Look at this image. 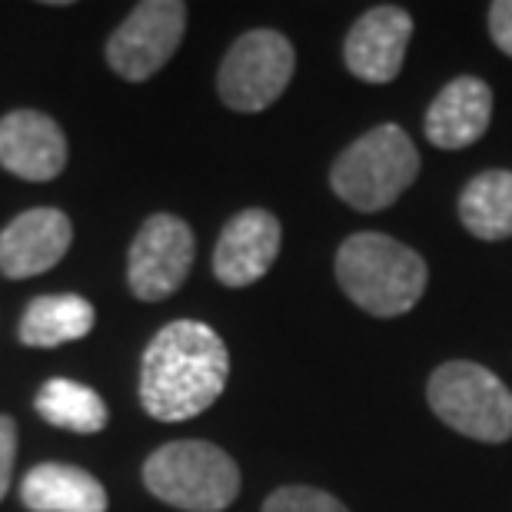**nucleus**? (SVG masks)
Segmentation results:
<instances>
[{
  "mask_svg": "<svg viewBox=\"0 0 512 512\" xmlns=\"http://www.w3.org/2000/svg\"><path fill=\"white\" fill-rule=\"evenodd\" d=\"M227 376L230 353L220 333L200 320H173L143 350L140 403L160 423H183L217 403Z\"/></svg>",
  "mask_w": 512,
  "mask_h": 512,
  "instance_id": "f257e3e1",
  "label": "nucleus"
},
{
  "mask_svg": "<svg viewBox=\"0 0 512 512\" xmlns=\"http://www.w3.org/2000/svg\"><path fill=\"white\" fill-rule=\"evenodd\" d=\"M426 260L386 233H353L336 253V283L370 316H403L426 293Z\"/></svg>",
  "mask_w": 512,
  "mask_h": 512,
  "instance_id": "f03ea898",
  "label": "nucleus"
},
{
  "mask_svg": "<svg viewBox=\"0 0 512 512\" xmlns=\"http://www.w3.org/2000/svg\"><path fill=\"white\" fill-rule=\"evenodd\" d=\"M240 483L233 456L207 439H177L153 449L143 463V486L183 512H223L240 496Z\"/></svg>",
  "mask_w": 512,
  "mask_h": 512,
  "instance_id": "7ed1b4c3",
  "label": "nucleus"
},
{
  "mask_svg": "<svg viewBox=\"0 0 512 512\" xmlns=\"http://www.w3.org/2000/svg\"><path fill=\"white\" fill-rule=\"evenodd\" d=\"M419 177V150L403 127L380 124L353 140L333 160L330 187L360 213H380L403 197Z\"/></svg>",
  "mask_w": 512,
  "mask_h": 512,
  "instance_id": "20e7f679",
  "label": "nucleus"
},
{
  "mask_svg": "<svg viewBox=\"0 0 512 512\" xmlns=\"http://www.w3.org/2000/svg\"><path fill=\"white\" fill-rule=\"evenodd\" d=\"M429 409L476 443L512 439V389L493 370L469 360L443 363L426 383Z\"/></svg>",
  "mask_w": 512,
  "mask_h": 512,
  "instance_id": "39448f33",
  "label": "nucleus"
},
{
  "mask_svg": "<svg viewBox=\"0 0 512 512\" xmlns=\"http://www.w3.org/2000/svg\"><path fill=\"white\" fill-rule=\"evenodd\" d=\"M296 67L293 44L276 30H247L233 40L217 74V94L237 114H260L290 87Z\"/></svg>",
  "mask_w": 512,
  "mask_h": 512,
  "instance_id": "423d86ee",
  "label": "nucleus"
},
{
  "mask_svg": "<svg viewBox=\"0 0 512 512\" xmlns=\"http://www.w3.org/2000/svg\"><path fill=\"white\" fill-rule=\"evenodd\" d=\"M197 240L187 220L173 213H153L143 220L127 253L130 293L143 303H160L173 296L190 276Z\"/></svg>",
  "mask_w": 512,
  "mask_h": 512,
  "instance_id": "0eeeda50",
  "label": "nucleus"
},
{
  "mask_svg": "<svg viewBox=\"0 0 512 512\" xmlns=\"http://www.w3.org/2000/svg\"><path fill=\"white\" fill-rule=\"evenodd\" d=\"M187 34V4L180 0H143L107 40V64L117 77L140 84L150 80L177 54Z\"/></svg>",
  "mask_w": 512,
  "mask_h": 512,
  "instance_id": "6e6552de",
  "label": "nucleus"
},
{
  "mask_svg": "<svg viewBox=\"0 0 512 512\" xmlns=\"http://www.w3.org/2000/svg\"><path fill=\"white\" fill-rule=\"evenodd\" d=\"M74 243V223L57 207H30L0 230V273L30 280L64 260Z\"/></svg>",
  "mask_w": 512,
  "mask_h": 512,
  "instance_id": "1a4fd4ad",
  "label": "nucleus"
},
{
  "mask_svg": "<svg viewBox=\"0 0 512 512\" xmlns=\"http://www.w3.org/2000/svg\"><path fill=\"white\" fill-rule=\"evenodd\" d=\"M409 37H413V17L403 7L380 4L366 10L346 34V70L363 84H389L403 70Z\"/></svg>",
  "mask_w": 512,
  "mask_h": 512,
  "instance_id": "9d476101",
  "label": "nucleus"
},
{
  "mask_svg": "<svg viewBox=\"0 0 512 512\" xmlns=\"http://www.w3.org/2000/svg\"><path fill=\"white\" fill-rule=\"evenodd\" d=\"M280 243L283 227L270 210H243L220 233L217 250H213V273L223 286H233V290L253 286L273 270Z\"/></svg>",
  "mask_w": 512,
  "mask_h": 512,
  "instance_id": "9b49d317",
  "label": "nucleus"
},
{
  "mask_svg": "<svg viewBox=\"0 0 512 512\" xmlns=\"http://www.w3.org/2000/svg\"><path fill=\"white\" fill-rule=\"evenodd\" d=\"M0 167L27 183L57 180L67 167V137L40 110H10L0 117Z\"/></svg>",
  "mask_w": 512,
  "mask_h": 512,
  "instance_id": "f8f14e48",
  "label": "nucleus"
},
{
  "mask_svg": "<svg viewBox=\"0 0 512 512\" xmlns=\"http://www.w3.org/2000/svg\"><path fill=\"white\" fill-rule=\"evenodd\" d=\"M493 90L479 77H456L439 90L426 110V140L439 150H463L489 130Z\"/></svg>",
  "mask_w": 512,
  "mask_h": 512,
  "instance_id": "ddd939ff",
  "label": "nucleus"
},
{
  "mask_svg": "<svg viewBox=\"0 0 512 512\" xmlns=\"http://www.w3.org/2000/svg\"><path fill=\"white\" fill-rule=\"evenodd\" d=\"M20 503L30 512H107V489L87 469L40 463L20 483Z\"/></svg>",
  "mask_w": 512,
  "mask_h": 512,
  "instance_id": "4468645a",
  "label": "nucleus"
},
{
  "mask_svg": "<svg viewBox=\"0 0 512 512\" xmlns=\"http://www.w3.org/2000/svg\"><path fill=\"white\" fill-rule=\"evenodd\" d=\"M94 323L97 313L90 300L77 293H50L27 303L17 326V340L30 350H54V346L84 340Z\"/></svg>",
  "mask_w": 512,
  "mask_h": 512,
  "instance_id": "2eb2a0df",
  "label": "nucleus"
},
{
  "mask_svg": "<svg viewBox=\"0 0 512 512\" xmlns=\"http://www.w3.org/2000/svg\"><path fill=\"white\" fill-rule=\"evenodd\" d=\"M459 220L479 240L512 237V170L476 173L459 193Z\"/></svg>",
  "mask_w": 512,
  "mask_h": 512,
  "instance_id": "dca6fc26",
  "label": "nucleus"
},
{
  "mask_svg": "<svg viewBox=\"0 0 512 512\" xmlns=\"http://www.w3.org/2000/svg\"><path fill=\"white\" fill-rule=\"evenodd\" d=\"M34 409L44 423L80 436H94L110 423L104 396L77 380H47L37 389Z\"/></svg>",
  "mask_w": 512,
  "mask_h": 512,
  "instance_id": "f3484780",
  "label": "nucleus"
},
{
  "mask_svg": "<svg viewBox=\"0 0 512 512\" xmlns=\"http://www.w3.org/2000/svg\"><path fill=\"white\" fill-rule=\"evenodd\" d=\"M263 512H350L340 499L316 486H280L266 496Z\"/></svg>",
  "mask_w": 512,
  "mask_h": 512,
  "instance_id": "a211bd4d",
  "label": "nucleus"
},
{
  "mask_svg": "<svg viewBox=\"0 0 512 512\" xmlns=\"http://www.w3.org/2000/svg\"><path fill=\"white\" fill-rule=\"evenodd\" d=\"M17 463V419L0 413V503H4Z\"/></svg>",
  "mask_w": 512,
  "mask_h": 512,
  "instance_id": "6ab92c4d",
  "label": "nucleus"
},
{
  "mask_svg": "<svg viewBox=\"0 0 512 512\" xmlns=\"http://www.w3.org/2000/svg\"><path fill=\"white\" fill-rule=\"evenodd\" d=\"M489 34H493V44L512 57V0L489 4Z\"/></svg>",
  "mask_w": 512,
  "mask_h": 512,
  "instance_id": "aec40b11",
  "label": "nucleus"
}]
</instances>
